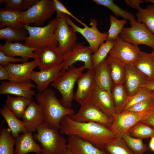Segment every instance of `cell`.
Here are the masks:
<instances>
[{
  "label": "cell",
  "instance_id": "6da1fadb",
  "mask_svg": "<svg viewBox=\"0 0 154 154\" xmlns=\"http://www.w3.org/2000/svg\"><path fill=\"white\" fill-rule=\"evenodd\" d=\"M59 131L62 134L76 135L104 150L106 144L117 137L108 127L101 124L76 121L69 116L61 120Z\"/></svg>",
  "mask_w": 154,
  "mask_h": 154
},
{
  "label": "cell",
  "instance_id": "7a4b0ae2",
  "mask_svg": "<svg viewBox=\"0 0 154 154\" xmlns=\"http://www.w3.org/2000/svg\"><path fill=\"white\" fill-rule=\"evenodd\" d=\"M35 99L42 110L44 122L59 130L62 118L75 113L73 110L66 108L61 104L55 92L51 89L47 88L37 94Z\"/></svg>",
  "mask_w": 154,
  "mask_h": 154
},
{
  "label": "cell",
  "instance_id": "3957f363",
  "mask_svg": "<svg viewBox=\"0 0 154 154\" xmlns=\"http://www.w3.org/2000/svg\"><path fill=\"white\" fill-rule=\"evenodd\" d=\"M36 131L33 138L40 143L41 154H64L66 152V140L58 129L44 122L37 127Z\"/></svg>",
  "mask_w": 154,
  "mask_h": 154
},
{
  "label": "cell",
  "instance_id": "277c9868",
  "mask_svg": "<svg viewBox=\"0 0 154 154\" xmlns=\"http://www.w3.org/2000/svg\"><path fill=\"white\" fill-rule=\"evenodd\" d=\"M86 69L84 65L79 67L71 66L50 85L58 90L62 98L59 100L64 107L71 108L72 103L74 99V89L78 79Z\"/></svg>",
  "mask_w": 154,
  "mask_h": 154
},
{
  "label": "cell",
  "instance_id": "5b68a950",
  "mask_svg": "<svg viewBox=\"0 0 154 154\" xmlns=\"http://www.w3.org/2000/svg\"><path fill=\"white\" fill-rule=\"evenodd\" d=\"M57 22L56 18L49 21L47 25L44 27L23 25V26L29 33V36L26 37L24 44L37 48L51 45L58 46L55 34Z\"/></svg>",
  "mask_w": 154,
  "mask_h": 154
},
{
  "label": "cell",
  "instance_id": "8992f818",
  "mask_svg": "<svg viewBox=\"0 0 154 154\" xmlns=\"http://www.w3.org/2000/svg\"><path fill=\"white\" fill-rule=\"evenodd\" d=\"M130 27H124L119 35L123 40L138 46L141 44L154 48V34L143 23L136 19L130 21Z\"/></svg>",
  "mask_w": 154,
  "mask_h": 154
},
{
  "label": "cell",
  "instance_id": "52a82bcc",
  "mask_svg": "<svg viewBox=\"0 0 154 154\" xmlns=\"http://www.w3.org/2000/svg\"><path fill=\"white\" fill-rule=\"evenodd\" d=\"M53 0H40L29 9L23 11V25L31 23L38 27L51 19L55 12Z\"/></svg>",
  "mask_w": 154,
  "mask_h": 154
},
{
  "label": "cell",
  "instance_id": "ba28073f",
  "mask_svg": "<svg viewBox=\"0 0 154 154\" xmlns=\"http://www.w3.org/2000/svg\"><path fill=\"white\" fill-rule=\"evenodd\" d=\"M66 15L61 14L57 19L55 34L58 48L64 55L72 50L77 43V36L73 29L67 23Z\"/></svg>",
  "mask_w": 154,
  "mask_h": 154
},
{
  "label": "cell",
  "instance_id": "9c48e42d",
  "mask_svg": "<svg viewBox=\"0 0 154 154\" xmlns=\"http://www.w3.org/2000/svg\"><path fill=\"white\" fill-rule=\"evenodd\" d=\"M65 18L67 23L74 31L81 34L86 40L94 53L97 51L102 43L108 39V32L102 33L98 29V21L95 19H90L91 27L82 28L76 25L68 15H66Z\"/></svg>",
  "mask_w": 154,
  "mask_h": 154
},
{
  "label": "cell",
  "instance_id": "30bf717a",
  "mask_svg": "<svg viewBox=\"0 0 154 154\" xmlns=\"http://www.w3.org/2000/svg\"><path fill=\"white\" fill-rule=\"evenodd\" d=\"M76 113L69 116L72 120L80 122H94L108 127L112 121L110 118L90 102L81 105Z\"/></svg>",
  "mask_w": 154,
  "mask_h": 154
},
{
  "label": "cell",
  "instance_id": "8fae6325",
  "mask_svg": "<svg viewBox=\"0 0 154 154\" xmlns=\"http://www.w3.org/2000/svg\"><path fill=\"white\" fill-rule=\"evenodd\" d=\"M141 51L138 46L122 40L119 36L114 41L109 55L119 60L125 65H134L138 60Z\"/></svg>",
  "mask_w": 154,
  "mask_h": 154
},
{
  "label": "cell",
  "instance_id": "7c38bea8",
  "mask_svg": "<svg viewBox=\"0 0 154 154\" xmlns=\"http://www.w3.org/2000/svg\"><path fill=\"white\" fill-rule=\"evenodd\" d=\"M146 112H123L113 119L109 128L117 137H121L131 128L142 119Z\"/></svg>",
  "mask_w": 154,
  "mask_h": 154
},
{
  "label": "cell",
  "instance_id": "4fadbf2b",
  "mask_svg": "<svg viewBox=\"0 0 154 154\" xmlns=\"http://www.w3.org/2000/svg\"><path fill=\"white\" fill-rule=\"evenodd\" d=\"M34 52L35 60L40 70L59 65L64 61L63 55L56 45L37 48Z\"/></svg>",
  "mask_w": 154,
  "mask_h": 154
},
{
  "label": "cell",
  "instance_id": "5bb4252c",
  "mask_svg": "<svg viewBox=\"0 0 154 154\" xmlns=\"http://www.w3.org/2000/svg\"><path fill=\"white\" fill-rule=\"evenodd\" d=\"M93 53L89 46H86L81 43L77 42L72 50L63 55L62 73L78 61L83 62L86 69L88 70L94 67L92 59Z\"/></svg>",
  "mask_w": 154,
  "mask_h": 154
},
{
  "label": "cell",
  "instance_id": "9a60e30c",
  "mask_svg": "<svg viewBox=\"0 0 154 154\" xmlns=\"http://www.w3.org/2000/svg\"><path fill=\"white\" fill-rule=\"evenodd\" d=\"M95 70L94 67L88 70L77 79L78 87L74 99L80 105L89 102L92 97L96 86Z\"/></svg>",
  "mask_w": 154,
  "mask_h": 154
},
{
  "label": "cell",
  "instance_id": "2e32d148",
  "mask_svg": "<svg viewBox=\"0 0 154 154\" xmlns=\"http://www.w3.org/2000/svg\"><path fill=\"white\" fill-rule=\"evenodd\" d=\"M63 65L62 63L58 66L39 71L33 70L31 72L30 80L34 82L36 88L41 92L47 89L51 83L55 81L63 74L62 71Z\"/></svg>",
  "mask_w": 154,
  "mask_h": 154
},
{
  "label": "cell",
  "instance_id": "e0dca14e",
  "mask_svg": "<svg viewBox=\"0 0 154 154\" xmlns=\"http://www.w3.org/2000/svg\"><path fill=\"white\" fill-rule=\"evenodd\" d=\"M125 76L123 85L129 96H131L149 82L133 65H125Z\"/></svg>",
  "mask_w": 154,
  "mask_h": 154
},
{
  "label": "cell",
  "instance_id": "ac0fdd59",
  "mask_svg": "<svg viewBox=\"0 0 154 154\" xmlns=\"http://www.w3.org/2000/svg\"><path fill=\"white\" fill-rule=\"evenodd\" d=\"M36 86L30 81L20 82L3 81L0 85L1 95L13 94L25 98L31 101H33V96L36 95L32 88Z\"/></svg>",
  "mask_w": 154,
  "mask_h": 154
},
{
  "label": "cell",
  "instance_id": "d6986e66",
  "mask_svg": "<svg viewBox=\"0 0 154 154\" xmlns=\"http://www.w3.org/2000/svg\"><path fill=\"white\" fill-rule=\"evenodd\" d=\"M89 102L112 119L117 115L111 93L96 85Z\"/></svg>",
  "mask_w": 154,
  "mask_h": 154
},
{
  "label": "cell",
  "instance_id": "ffe728a7",
  "mask_svg": "<svg viewBox=\"0 0 154 154\" xmlns=\"http://www.w3.org/2000/svg\"><path fill=\"white\" fill-rule=\"evenodd\" d=\"M38 66L34 60L31 62L15 64L10 63L5 67L9 74V81L13 82H20L30 80L31 72Z\"/></svg>",
  "mask_w": 154,
  "mask_h": 154
},
{
  "label": "cell",
  "instance_id": "44dd1931",
  "mask_svg": "<svg viewBox=\"0 0 154 154\" xmlns=\"http://www.w3.org/2000/svg\"><path fill=\"white\" fill-rule=\"evenodd\" d=\"M22 118L23 123L28 132L36 131L37 127L44 122L41 108L34 100L27 106Z\"/></svg>",
  "mask_w": 154,
  "mask_h": 154
},
{
  "label": "cell",
  "instance_id": "7402d4cb",
  "mask_svg": "<svg viewBox=\"0 0 154 154\" xmlns=\"http://www.w3.org/2000/svg\"><path fill=\"white\" fill-rule=\"evenodd\" d=\"M37 48L31 47L19 42H12L5 40L4 44H0V51L10 56H20L23 63L28 62L31 58H35L34 51Z\"/></svg>",
  "mask_w": 154,
  "mask_h": 154
},
{
  "label": "cell",
  "instance_id": "603a6c76",
  "mask_svg": "<svg viewBox=\"0 0 154 154\" xmlns=\"http://www.w3.org/2000/svg\"><path fill=\"white\" fill-rule=\"evenodd\" d=\"M67 149L74 154H109L90 142L75 135H68Z\"/></svg>",
  "mask_w": 154,
  "mask_h": 154
},
{
  "label": "cell",
  "instance_id": "cb8c5ba5",
  "mask_svg": "<svg viewBox=\"0 0 154 154\" xmlns=\"http://www.w3.org/2000/svg\"><path fill=\"white\" fill-rule=\"evenodd\" d=\"M32 132L19 134L15 139L14 154H26L33 152L41 153L42 149L34 139Z\"/></svg>",
  "mask_w": 154,
  "mask_h": 154
},
{
  "label": "cell",
  "instance_id": "d4e9b609",
  "mask_svg": "<svg viewBox=\"0 0 154 154\" xmlns=\"http://www.w3.org/2000/svg\"><path fill=\"white\" fill-rule=\"evenodd\" d=\"M94 68L96 85L99 88L111 93L114 84L107 62L105 60Z\"/></svg>",
  "mask_w": 154,
  "mask_h": 154
},
{
  "label": "cell",
  "instance_id": "484cf974",
  "mask_svg": "<svg viewBox=\"0 0 154 154\" xmlns=\"http://www.w3.org/2000/svg\"><path fill=\"white\" fill-rule=\"evenodd\" d=\"M24 20L23 11L0 9V28L10 27L17 29L23 27Z\"/></svg>",
  "mask_w": 154,
  "mask_h": 154
},
{
  "label": "cell",
  "instance_id": "4316f807",
  "mask_svg": "<svg viewBox=\"0 0 154 154\" xmlns=\"http://www.w3.org/2000/svg\"><path fill=\"white\" fill-rule=\"evenodd\" d=\"M134 66L149 81H154V57L151 53L141 51L139 58Z\"/></svg>",
  "mask_w": 154,
  "mask_h": 154
},
{
  "label": "cell",
  "instance_id": "83f0119b",
  "mask_svg": "<svg viewBox=\"0 0 154 154\" xmlns=\"http://www.w3.org/2000/svg\"><path fill=\"white\" fill-rule=\"evenodd\" d=\"M0 113L6 121L13 137L16 138L20 133L28 132L22 121L11 112L5 106L0 110Z\"/></svg>",
  "mask_w": 154,
  "mask_h": 154
},
{
  "label": "cell",
  "instance_id": "f1b7e54d",
  "mask_svg": "<svg viewBox=\"0 0 154 154\" xmlns=\"http://www.w3.org/2000/svg\"><path fill=\"white\" fill-rule=\"evenodd\" d=\"M105 60L108 65L114 84H123L125 76V65L117 59L109 55Z\"/></svg>",
  "mask_w": 154,
  "mask_h": 154
},
{
  "label": "cell",
  "instance_id": "f546056e",
  "mask_svg": "<svg viewBox=\"0 0 154 154\" xmlns=\"http://www.w3.org/2000/svg\"><path fill=\"white\" fill-rule=\"evenodd\" d=\"M31 102L23 97H13L7 94L5 106L18 118L20 119L22 118L26 108Z\"/></svg>",
  "mask_w": 154,
  "mask_h": 154
},
{
  "label": "cell",
  "instance_id": "4dcf8cb0",
  "mask_svg": "<svg viewBox=\"0 0 154 154\" xmlns=\"http://www.w3.org/2000/svg\"><path fill=\"white\" fill-rule=\"evenodd\" d=\"M110 93L117 115H118L124 110L129 96L122 84H114Z\"/></svg>",
  "mask_w": 154,
  "mask_h": 154
},
{
  "label": "cell",
  "instance_id": "1f68e13d",
  "mask_svg": "<svg viewBox=\"0 0 154 154\" xmlns=\"http://www.w3.org/2000/svg\"><path fill=\"white\" fill-rule=\"evenodd\" d=\"M28 35V32L23 26L17 29L7 27L0 30V39L11 42L25 41Z\"/></svg>",
  "mask_w": 154,
  "mask_h": 154
},
{
  "label": "cell",
  "instance_id": "d6a6232c",
  "mask_svg": "<svg viewBox=\"0 0 154 154\" xmlns=\"http://www.w3.org/2000/svg\"><path fill=\"white\" fill-rule=\"evenodd\" d=\"M137 21L144 24L147 29L154 34V4L141 9L136 13Z\"/></svg>",
  "mask_w": 154,
  "mask_h": 154
},
{
  "label": "cell",
  "instance_id": "836d02e7",
  "mask_svg": "<svg viewBox=\"0 0 154 154\" xmlns=\"http://www.w3.org/2000/svg\"><path fill=\"white\" fill-rule=\"evenodd\" d=\"M15 139L9 128H3L0 132V154H14Z\"/></svg>",
  "mask_w": 154,
  "mask_h": 154
},
{
  "label": "cell",
  "instance_id": "e575fe53",
  "mask_svg": "<svg viewBox=\"0 0 154 154\" xmlns=\"http://www.w3.org/2000/svg\"><path fill=\"white\" fill-rule=\"evenodd\" d=\"M104 149L109 154H134L122 138L117 137L106 144Z\"/></svg>",
  "mask_w": 154,
  "mask_h": 154
},
{
  "label": "cell",
  "instance_id": "d590c367",
  "mask_svg": "<svg viewBox=\"0 0 154 154\" xmlns=\"http://www.w3.org/2000/svg\"><path fill=\"white\" fill-rule=\"evenodd\" d=\"M127 133L133 137L143 139L154 136V128L139 122L131 128Z\"/></svg>",
  "mask_w": 154,
  "mask_h": 154
},
{
  "label": "cell",
  "instance_id": "8d00e7d4",
  "mask_svg": "<svg viewBox=\"0 0 154 154\" xmlns=\"http://www.w3.org/2000/svg\"><path fill=\"white\" fill-rule=\"evenodd\" d=\"M97 4L107 7L116 16H121L123 19L130 21L135 19L133 14L122 9L118 6L114 4L112 0H93Z\"/></svg>",
  "mask_w": 154,
  "mask_h": 154
},
{
  "label": "cell",
  "instance_id": "74e56055",
  "mask_svg": "<svg viewBox=\"0 0 154 154\" xmlns=\"http://www.w3.org/2000/svg\"><path fill=\"white\" fill-rule=\"evenodd\" d=\"M114 45V41L108 39L101 44L98 50L93 53L92 59L93 66L95 68L104 60Z\"/></svg>",
  "mask_w": 154,
  "mask_h": 154
},
{
  "label": "cell",
  "instance_id": "f35d334b",
  "mask_svg": "<svg viewBox=\"0 0 154 154\" xmlns=\"http://www.w3.org/2000/svg\"><path fill=\"white\" fill-rule=\"evenodd\" d=\"M121 137L134 154H144L148 149V146L143 143L142 139L133 137L127 133L124 134Z\"/></svg>",
  "mask_w": 154,
  "mask_h": 154
},
{
  "label": "cell",
  "instance_id": "ab89813d",
  "mask_svg": "<svg viewBox=\"0 0 154 154\" xmlns=\"http://www.w3.org/2000/svg\"><path fill=\"white\" fill-rule=\"evenodd\" d=\"M110 26L108 32V39L114 41L121 32L124 26L127 23L126 20H119L112 15L110 16Z\"/></svg>",
  "mask_w": 154,
  "mask_h": 154
},
{
  "label": "cell",
  "instance_id": "60d3db41",
  "mask_svg": "<svg viewBox=\"0 0 154 154\" xmlns=\"http://www.w3.org/2000/svg\"><path fill=\"white\" fill-rule=\"evenodd\" d=\"M151 97V91L145 88H142L133 95L129 96L127 104L123 112L125 111L133 105Z\"/></svg>",
  "mask_w": 154,
  "mask_h": 154
},
{
  "label": "cell",
  "instance_id": "b9f144b4",
  "mask_svg": "<svg viewBox=\"0 0 154 154\" xmlns=\"http://www.w3.org/2000/svg\"><path fill=\"white\" fill-rule=\"evenodd\" d=\"M154 108V101L151 97L133 105L125 111L140 112Z\"/></svg>",
  "mask_w": 154,
  "mask_h": 154
},
{
  "label": "cell",
  "instance_id": "7bdbcfd3",
  "mask_svg": "<svg viewBox=\"0 0 154 154\" xmlns=\"http://www.w3.org/2000/svg\"><path fill=\"white\" fill-rule=\"evenodd\" d=\"M54 7L56 12V18H58L61 14H64L72 17L78 22L83 26L84 27L88 26L86 24L75 17L64 6L62 3L58 0H53Z\"/></svg>",
  "mask_w": 154,
  "mask_h": 154
},
{
  "label": "cell",
  "instance_id": "ee69618b",
  "mask_svg": "<svg viewBox=\"0 0 154 154\" xmlns=\"http://www.w3.org/2000/svg\"><path fill=\"white\" fill-rule=\"evenodd\" d=\"M4 3L5 8L22 11L23 9L24 0H0V4Z\"/></svg>",
  "mask_w": 154,
  "mask_h": 154
},
{
  "label": "cell",
  "instance_id": "f6af8a7d",
  "mask_svg": "<svg viewBox=\"0 0 154 154\" xmlns=\"http://www.w3.org/2000/svg\"><path fill=\"white\" fill-rule=\"evenodd\" d=\"M23 60L21 58H15L7 56L0 51V64L4 67L10 63L22 62Z\"/></svg>",
  "mask_w": 154,
  "mask_h": 154
},
{
  "label": "cell",
  "instance_id": "bcb514c9",
  "mask_svg": "<svg viewBox=\"0 0 154 154\" xmlns=\"http://www.w3.org/2000/svg\"><path fill=\"white\" fill-rule=\"evenodd\" d=\"M140 122L154 128V108L147 111L144 117Z\"/></svg>",
  "mask_w": 154,
  "mask_h": 154
},
{
  "label": "cell",
  "instance_id": "7dc6e473",
  "mask_svg": "<svg viewBox=\"0 0 154 154\" xmlns=\"http://www.w3.org/2000/svg\"><path fill=\"white\" fill-rule=\"evenodd\" d=\"M125 1L127 5L135 9L137 11L141 9L140 6V4L144 2L141 0H125Z\"/></svg>",
  "mask_w": 154,
  "mask_h": 154
},
{
  "label": "cell",
  "instance_id": "c3c4849f",
  "mask_svg": "<svg viewBox=\"0 0 154 154\" xmlns=\"http://www.w3.org/2000/svg\"><path fill=\"white\" fill-rule=\"evenodd\" d=\"M9 74L5 67L0 65V80H9Z\"/></svg>",
  "mask_w": 154,
  "mask_h": 154
},
{
  "label": "cell",
  "instance_id": "681fc988",
  "mask_svg": "<svg viewBox=\"0 0 154 154\" xmlns=\"http://www.w3.org/2000/svg\"><path fill=\"white\" fill-rule=\"evenodd\" d=\"M38 0H24L23 9L27 10L35 5Z\"/></svg>",
  "mask_w": 154,
  "mask_h": 154
},
{
  "label": "cell",
  "instance_id": "f907efd6",
  "mask_svg": "<svg viewBox=\"0 0 154 154\" xmlns=\"http://www.w3.org/2000/svg\"><path fill=\"white\" fill-rule=\"evenodd\" d=\"M144 87L150 91L154 92V81L149 82Z\"/></svg>",
  "mask_w": 154,
  "mask_h": 154
},
{
  "label": "cell",
  "instance_id": "816d5d0a",
  "mask_svg": "<svg viewBox=\"0 0 154 154\" xmlns=\"http://www.w3.org/2000/svg\"><path fill=\"white\" fill-rule=\"evenodd\" d=\"M149 147L151 151L154 152V136L151 138L149 144Z\"/></svg>",
  "mask_w": 154,
  "mask_h": 154
},
{
  "label": "cell",
  "instance_id": "f5cc1de1",
  "mask_svg": "<svg viewBox=\"0 0 154 154\" xmlns=\"http://www.w3.org/2000/svg\"><path fill=\"white\" fill-rule=\"evenodd\" d=\"M64 154H74L72 151L70 150L67 149L66 152Z\"/></svg>",
  "mask_w": 154,
  "mask_h": 154
},
{
  "label": "cell",
  "instance_id": "db71d44e",
  "mask_svg": "<svg viewBox=\"0 0 154 154\" xmlns=\"http://www.w3.org/2000/svg\"><path fill=\"white\" fill-rule=\"evenodd\" d=\"M145 1L146 2H151L152 3H153L154 4V0H145Z\"/></svg>",
  "mask_w": 154,
  "mask_h": 154
},
{
  "label": "cell",
  "instance_id": "11a10c76",
  "mask_svg": "<svg viewBox=\"0 0 154 154\" xmlns=\"http://www.w3.org/2000/svg\"><path fill=\"white\" fill-rule=\"evenodd\" d=\"M151 97L154 101V92L151 91Z\"/></svg>",
  "mask_w": 154,
  "mask_h": 154
},
{
  "label": "cell",
  "instance_id": "9f6ffc18",
  "mask_svg": "<svg viewBox=\"0 0 154 154\" xmlns=\"http://www.w3.org/2000/svg\"><path fill=\"white\" fill-rule=\"evenodd\" d=\"M154 57V48H153V51L151 53Z\"/></svg>",
  "mask_w": 154,
  "mask_h": 154
}]
</instances>
